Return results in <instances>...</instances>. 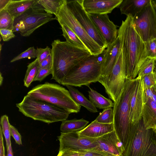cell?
I'll list each match as a JSON object with an SVG mask.
<instances>
[{"instance_id":"obj_5","label":"cell","mask_w":156,"mask_h":156,"mask_svg":"<svg viewBox=\"0 0 156 156\" xmlns=\"http://www.w3.org/2000/svg\"><path fill=\"white\" fill-rule=\"evenodd\" d=\"M136 80L126 78L123 90L117 100L113 102V124L114 130L125 147L131 124L129 119L130 100Z\"/></svg>"},{"instance_id":"obj_33","label":"cell","mask_w":156,"mask_h":156,"mask_svg":"<svg viewBox=\"0 0 156 156\" xmlns=\"http://www.w3.org/2000/svg\"><path fill=\"white\" fill-rule=\"evenodd\" d=\"M147 58L156 60V38L144 42Z\"/></svg>"},{"instance_id":"obj_28","label":"cell","mask_w":156,"mask_h":156,"mask_svg":"<svg viewBox=\"0 0 156 156\" xmlns=\"http://www.w3.org/2000/svg\"><path fill=\"white\" fill-rule=\"evenodd\" d=\"M40 67V64L36 58L27 66V69L23 80L24 85L28 87L35 77Z\"/></svg>"},{"instance_id":"obj_20","label":"cell","mask_w":156,"mask_h":156,"mask_svg":"<svg viewBox=\"0 0 156 156\" xmlns=\"http://www.w3.org/2000/svg\"><path fill=\"white\" fill-rule=\"evenodd\" d=\"M151 0H123L119 6L121 14L133 18Z\"/></svg>"},{"instance_id":"obj_19","label":"cell","mask_w":156,"mask_h":156,"mask_svg":"<svg viewBox=\"0 0 156 156\" xmlns=\"http://www.w3.org/2000/svg\"><path fill=\"white\" fill-rule=\"evenodd\" d=\"M114 130L113 123L104 124L97 122L95 120L78 133L80 135L86 137L97 138Z\"/></svg>"},{"instance_id":"obj_14","label":"cell","mask_w":156,"mask_h":156,"mask_svg":"<svg viewBox=\"0 0 156 156\" xmlns=\"http://www.w3.org/2000/svg\"><path fill=\"white\" fill-rule=\"evenodd\" d=\"M136 80L130 103L129 119L131 125L137 123L142 118L143 108L145 103L143 79L142 77Z\"/></svg>"},{"instance_id":"obj_8","label":"cell","mask_w":156,"mask_h":156,"mask_svg":"<svg viewBox=\"0 0 156 156\" xmlns=\"http://www.w3.org/2000/svg\"><path fill=\"white\" fill-rule=\"evenodd\" d=\"M55 17L60 25H66L75 33L91 55H99L105 51L90 37L76 19L67 6L66 0Z\"/></svg>"},{"instance_id":"obj_41","label":"cell","mask_w":156,"mask_h":156,"mask_svg":"<svg viewBox=\"0 0 156 156\" xmlns=\"http://www.w3.org/2000/svg\"><path fill=\"white\" fill-rule=\"evenodd\" d=\"M40 64V67L39 69H52V59L51 54L50 55L46 58L43 60Z\"/></svg>"},{"instance_id":"obj_37","label":"cell","mask_w":156,"mask_h":156,"mask_svg":"<svg viewBox=\"0 0 156 156\" xmlns=\"http://www.w3.org/2000/svg\"><path fill=\"white\" fill-rule=\"evenodd\" d=\"M79 153V156H114L94 149L85 150Z\"/></svg>"},{"instance_id":"obj_9","label":"cell","mask_w":156,"mask_h":156,"mask_svg":"<svg viewBox=\"0 0 156 156\" xmlns=\"http://www.w3.org/2000/svg\"><path fill=\"white\" fill-rule=\"evenodd\" d=\"M126 78L122 48L111 73L107 76L101 77L98 82L104 86L109 98L115 102L123 90Z\"/></svg>"},{"instance_id":"obj_25","label":"cell","mask_w":156,"mask_h":156,"mask_svg":"<svg viewBox=\"0 0 156 156\" xmlns=\"http://www.w3.org/2000/svg\"><path fill=\"white\" fill-rule=\"evenodd\" d=\"M90 89L88 91L89 100L96 108L104 110L113 108L114 104L111 100L105 98L90 87Z\"/></svg>"},{"instance_id":"obj_44","label":"cell","mask_w":156,"mask_h":156,"mask_svg":"<svg viewBox=\"0 0 156 156\" xmlns=\"http://www.w3.org/2000/svg\"><path fill=\"white\" fill-rule=\"evenodd\" d=\"M10 0H0V11L4 9Z\"/></svg>"},{"instance_id":"obj_42","label":"cell","mask_w":156,"mask_h":156,"mask_svg":"<svg viewBox=\"0 0 156 156\" xmlns=\"http://www.w3.org/2000/svg\"><path fill=\"white\" fill-rule=\"evenodd\" d=\"M79 152L69 151H59L57 156H79Z\"/></svg>"},{"instance_id":"obj_45","label":"cell","mask_w":156,"mask_h":156,"mask_svg":"<svg viewBox=\"0 0 156 156\" xmlns=\"http://www.w3.org/2000/svg\"><path fill=\"white\" fill-rule=\"evenodd\" d=\"M7 150V156H13L12 150V149L11 143L9 146L8 149Z\"/></svg>"},{"instance_id":"obj_40","label":"cell","mask_w":156,"mask_h":156,"mask_svg":"<svg viewBox=\"0 0 156 156\" xmlns=\"http://www.w3.org/2000/svg\"><path fill=\"white\" fill-rule=\"evenodd\" d=\"M10 130L11 135L13 137L16 143L19 145H22V136L17 129L10 124Z\"/></svg>"},{"instance_id":"obj_24","label":"cell","mask_w":156,"mask_h":156,"mask_svg":"<svg viewBox=\"0 0 156 156\" xmlns=\"http://www.w3.org/2000/svg\"><path fill=\"white\" fill-rule=\"evenodd\" d=\"M62 122L60 130L64 133L80 131L85 128L89 122L83 118L66 119Z\"/></svg>"},{"instance_id":"obj_49","label":"cell","mask_w":156,"mask_h":156,"mask_svg":"<svg viewBox=\"0 0 156 156\" xmlns=\"http://www.w3.org/2000/svg\"><path fill=\"white\" fill-rule=\"evenodd\" d=\"M153 129H156V126L154 127V128Z\"/></svg>"},{"instance_id":"obj_35","label":"cell","mask_w":156,"mask_h":156,"mask_svg":"<svg viewBox=\"0 0 156 156\" xmlns=\"http://www.w3.org/2000/svg\"><path fill=\"white\" fill-rule=\"evenodd\" d=\"M142 78L145 86L150 88L156 87V74L154 72L144 76Z\"/></svg>"},{"instance_id":"obj_48","label":"cell","mask_w":156,"mask_h":156,"mask_svg":"<svg viewBox=\"0 0 156 156\" xmlns=\"http://www.w3.org/2000/svg\"><path fill=\"white\" fill-rule=\"evenodd\" d=\"M154 72L156 74V60L155 62V67L154 69Z\"/></svg>"},{"instance_id":"obj_6","label":"cell","mask_w":156,"mask_h":156,"mask_svg":"<svg viewBox=\"0 0 156 156\" xmlns=\"http://www.w3.org/2000/svg\"><path fill=\"white\" fill-rule=\"evenodd\" d=\"M27 94L61 108L70 114L78 113L80 110L81 106L73 101L69 91L57 84L46 82L38 85Z\"/></svg>"},{"instance_id":"obj_21","label":"cell","mask_w":156,"mask_h":156,"mask_svg":"<svg viewBox=\"0 0 156 156\" xmlns=\"http://www.w3.org/2000/svg\"><path fill=\"white\" fill-rule=\"evenodd\" d=\"M35 1L36 0H10L4 9L15 19L32 7Z\"/></svg>"},{"instance_id":"obj_10","label":"cell","mask_w":156,"mask_h":156,"mask_svg":"<svg viewBox=\"0 0 156 156\" xmlns=\"http://www.w3.org/2000/svg\"><path fill=\"white\" fill-rule=\"evenodd\" d=\"M36 0L33 6L20 16L15 18L14 22L23 21L25 29L20 32L23 37H28L36 29L46 23L56 20L55 17L46 12L43 7Z\"/></svg>"},{"instance_id":"obj_47","label":"cell","mask_w":156,"mask_h":156,"mask_svg":"<svg viewBox=\"0 0 156 156\" xmlns=\"http://www.w3.org/2000/svg\"><path fill=\"white\" fill-rule=\"evenodd\" d=\"M152 2L154 7V8L156 11V3L152 0Z\"/></svg>"},{"instance_id":"obj_16","label":"cell","mask_w":156,"mask_h":156,"mask_svg":"<svg viewBox=\"0 0 156 156\" xmlns=\"http://www.w3.org/2000/svg\"><path fill=\"white\" fill-rule=\"evenodd\" d=\"M89 15L104 39L108 47L117 37L118 26L110 20L107 14H89Z\"/></svg>"},{"instance_id":"obj_12","label":"cell","mask_w":156,"mask_h":156,"mask_svg":"<svg viewBox=\"0 0 156 156\" xmlns=\"http://www.w3.org/2000/svg\"><path fill=\"white\" fill-rule=\"evenodd\" d=\"M67 6L76 19L88 35L104 50L107 47L106 43L95 25L85 10L83 0H67Z\"/></svg>"},{"instance_id":"obj_38","label":"cell","mask_w":156,"mask_h":156,"mask_svg":"<svg viewBox=\"0 0 156 156\" xmlns=\"http://www.w3.org/2000/svg\"><path fill=\"white\" fill-rule=\"evenodd\" d=\"M52 69H39L33 82L38 81L40 82L43 80L48 75L52 74Z\"/></svg>"},{"instance_id":"obj_30","label":"cell","mask_w":156,"mask_h":156,"mask_svg":"<svg viewBox=\"0 0 156 156\" xmlns=\"http://www.w3.org/2000/svg\"><path fill=\"white\" fill-rule=\"evenodd\" d=\"M155 60L147 58L140 66L136 79L142 78L144 76L154 72Z\"/></svg>"},{"instance_id":"obj_50","label":"cell","mask_w":156,"mask_h":156,"mask_svg":"<svg viewBox=\"0 0 156 156\" xmlns=\"http://www.w3.org/2000/svg\"><path fill=\"white\" fill-rule=\"evenodd\" d=\"M154 129V130H155V132H156V129Z\"/></svg>"},{"instance_id":"obj_2","label":"cell","mask_w":156,"mask_h":156,"mask_svg":"<svg viewBox=\"0 0 156 156\" xmlns=\"http://www.w3.org/2000/svg\"><path fill=\"white\" fill-rule=\"evenodd\" d=\"M52 59L51 79L61 84L70 70L91 54L87 50L74 46L59 39L51 44Z\"/></svg>"},{"instance_id":"obj_4","label":"cell","mask_w":156,"mask_h":156,"mask_svg":"<svg viewBox=\"0 0 156 156\" xmlns=\"http://www.w3.org/2000/svg\"><path fill=\"white\" fill-rule=\"evenodd\" d=\"M124 156H156V133L146 129L143 119L131 125L125 148Z\"/></svg>"},{"instance_id":"obj_11","label":"cell","mask_w":156,"mask_h":156,"mask_svg":"<svg viewBox=\"0 0 156 156\" xmlns=\"http://www.w3.org/2000/svg\"><path fill=\"white\" fill-rule=\"evenodd\" d=\"M135 30L144 42L156 38V11L152 0L133 18Z\"/></svg>"},{"instance_id":"obj_13","label":"cell","mask_w":156,"mask_h":156,"mask_svg":"<svg viewBox=\"0 0 156 156\" xmlns=\"http://www.w3.org/2000/svg\"><path fill=\"white\" fill-rule=\"evenodd\" d=\"M58 139L59 142V151H69L80 153L94 149L97 146L96 138L80 135L78 132H61Z\"/></svg>"},{"instance_id":"obj_39","label":"cell","mask_w":156,"mask_h":156,"mask_svg":"<svg viewBox=\"0 0 156 156\" xmlns=\"http://www.w3.org/2000/svg\"><path fill=\"white\" fill-rule=\"evenodd\" d=\"M0 33L3 40L5 41H8L15 36L12 30H11L0 29Z\"/></svg>"},{"instance_id":"obj_7","label":"cell","mask_w":156,"mask_h":156,"mask_svg":"<svg viewBox=\"0 0 156 156\" xmlns=\"http://www.w3.org/2000/svg\"><path fill=\"white\" fill-rule=\"evenodd\" d=\"M99 55H90L74 66L62 80L61 84L80 87H89L92 83L98 82L101 74V61Z\"/></svg>"},{"instance_id":"obj_18","label":"cell","mask_w":156,"mask_h":156,"mask_svg":"<svg viewBox=\"0 0 156 156\" xmlns=\"http://www.w3.org/2000/svg\"><path fill=\"white\" fill-rule=\"evenodd\" d=\"M122 48L121 41L118 36L116 40L108 46L104 52L101 61L102 70L101 77L107 76L111 73Z\"/></svg>"},{"instance_id":"obj_1","label":"cell","mask_w":156,"mask_h":156,"mask_svg":"<svg viewBox=\"0 0 156 156\" xmlns=\"http://www.w3.org/2000/svg\"><path fill=\"white\" fill-rule=\"evenodd\" d=\"M118 36L121 42L126 78L134 79L147 57L144 43L135 30L131 16L122 21Z\"/></svg>"},{"instance_id":"obj_3","label":"cell","mask_w":156,"mask_h":156,"mask_svg":"<svg viewBox=\"0 0 156 156\" xmlns=\"http://www.w3.org/2000/svg\"><path fill=\"white\" fill-rule=\"evenodd\" d=\"M16 106L25 116L48 124L66 120L70 114L61 108L27 94Z\"/></svg>"},{"instance_id":"obj_27","label":"cell","mask_w":156,"mask_h":156,"mask_svg":"<svg viewBox=\"0 0 156 156\" xmlns=\"http://www.w3.org/2000/svg\"><path fill=\"white\" fill-rule=\"evenodd\" d=\"M66 0H38V3L48 14H54L55 16L58 14L61 7Z\"/></svg>"},{"instance_id":"obj_43","label":"cell","mask_w":156,"mask_h":156,"mask_svg":"<svg viewBox=\"0 0 156 156\" xmlns=\"http://www.w3.org/2000/svg\"><path fill=\"white\" fill-rule=\"evenodd\" d=\"M3 132L1 126H0V156H5V147L3 137Z\"/></svg>"},{"instance_id":"obj_26","label":"cell","mask_w":156,"mask_h":156,"mask_svg":"<svg viewBox=\"0 0 156 156\" xmlns=\"http://www.w3.org/2000/svg\"><path fill=\"white\" fill-rule=\"evenodd\" d=\"M60 25L62 30V35L66 42L76 47L88 50L81 40L70 28L64 24Z\"/></svg>"},{"instance_id":"obj_46","label":"cell","mask_w":156,"mask_h":156,"mask_svg":"<svg viewBox=\"0 0 156 156\" xmlns=\"http://www.w3.org/2000/svg\"><path fill=\"white\" fill-rule=\"evenodd\" d=\"M0 85H2V81H3V77L2 76V74L1 73V74H0Z\"/></svg>"},{"instance_id":"obj_31","label":"cell","mask_w":156,"mask_h":156,"mask_svg":"<svg viewBox=\"0 0 156 156\" xmlns=\"http://www.w3.org/2000/svg\"><path fill=\"white\" fill-rule=\"evenodd\" d=\"M0 124L5 140L6 147L7 150L11 143L10 140V124L9 122L8 117L6 115H5L1 116Z\"/></svg>"},{"instance_id":"obj_32","label":"cell","mask_w":156,"mask_h":156,"mask_svg":"<svg viewBox=\"0 0 156 156\" xmlns=\"http://www.w3.org/2000/svg\"><path fill=\"white\" fill-rule=\"evenodd\" d=\"M95 120L98 122L104 124L113 123V108H109L104 109L99 113Z\"/></svg>"},{"instance_id":"obj_34","label":"cell","mask_w":156,"mask_h":156,"mask_svg":"<svg viewBox=\"0 0 156 156\" xmlns=\"http://www.w3.org/2000/svg\"><path fill=\"white\" fill-rule=\"evenodd\" d=\"M37 50L33 46L29 48L26 51L14 58L10 61V62H12L18 60L26 58L29 59L35 58H37Z\"/></svg>"},{"instance_id":"obj_29","label":"cell","mask_w":156,"mask_h":156,"mask_svg":"<svg viewBox=\"0 0 156 156\" xmlns=\"http://www.w3.org/2000/svg\"><path fill=\"white\" fill-rule=\"evenodd\" d=\"M15 19L6 9L0 11V29L12 30Z\"/></svg>"},{"instance_id":"obj_15","label":"cell","mask_w":156,"mask_h":156,"mask_svg":"<svg viewBox=\"0 0 156 156\" xmlns=\"http://www.w3.org/2000/svg\"><path fill=\"white\" fill-rule=\"evenodd\" d=\"M94 149L114 156H124L125 149L115 130L96 138Z\"/></svg>"},{"instance_id":"obj_23","label":"cell","mask_w":156,"mask_h":156,"mask_svg":"<svg viewBox=\"0 0 156 156\" xmlns=\"http://www.w3.org/2000/svg\"><path fill=\"white\" fill-rule=\"evenodd\" d=\"M66 86L72 98L76 104L84 107L90 112L96 113L98 112L93 103L74 87L70 85Z\"/></svg>"},{"instance_id":"obj_17","label":"cell","mask_w":156,"mask_h":156,"mask_svg":"<svg viewBox=\"0 0 156 156\" xmlns=\"http://www.w3.org/2000/svg\"><path fill=\"white\" fill-rule=\"evenodd\" d=\"M123 0H83V6L89 14H106L119 6Z\"/></svg>"},{"instance_id":"obj_36","label":"cell","mask_w":156,"mask_h":156,"mask_svg":"<svg viewBox=\"0 0 156 156\" xmlns=\"http://www.w3.org/2000/svg\"><path fill=\"white\" fill-rule=\"evenodd\" d=\"M37 58L40 63L51 54V49L47 46L45 48H37Z\"/></svg>"},{"instance_id":"obj_22","label":"cell","mask_w":156,"mask_h":156,"mask_svg":"<svg viewBox=\"0 0 156 156\" xmlns=\"http://www.w3.org/2000/svg\"><path fill=\"white\" fill-rule=\"evenodd\" d=\"M142 118L146 129H154L156 126V102L149 99L144 104Z\"/></svg>"}]
</instances>
